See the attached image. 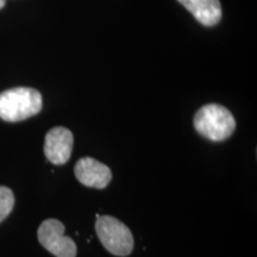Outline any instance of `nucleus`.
<instances>
[{
	"label": "nucleus",
	"instance_id": "1",
	"mask_svg": "<svg viewBox=\"0 0 257 257\" xmlns=\"http://www.w3.org/2000/svg\"><path fill=\"white\" fill-rule=\"evenodd\" d=\"M43 106L41 93L30 87H16L0 93V118L17 123L40 113Z\"/></svg>",
	"mask_w": 257,
	"mask_h": 257
},
{
	"label": "nucleus",
	"instance_id": "2",
	"mask_svg": "<svg viewBox=\"0 0 257 257\" xmlns=\"http://www.w3.org/2000/svg\"><path fill=\"white\" fill-rule=\"evenodd\" d=\"M193 121L195 130L212 142L227 140L236 128V120L232 113L218 104L202 106L195 112Z\"/></svg>",
	"mask_w": 257,
	"mask_h": 257
},
{
	"label": "nucleus",
	"instance_id": "3",
	"mask_svg": "<svg viewBox=\"0 0 257 257\" xmlns=\"http://www.w3.org/2000/svg\"><path fill=\"white\" fill-rule=\"evenodd\" d=\"M95 231L102 245L113 255L124 257L133 252V233L119 219L110 216L96 218Z\"/></svg>",
	"mask_w": 257,
	"mask_h": 257
},
{
	"label": "nucleus",
	"instance_id": "4",
	"mask_svg": "<svg viewBox=\"0 0 257 257\" xmlns=\"http://www.w3.org/2000/svg\"><path fill=\"white\" fill-rule=\"evenodd\" d=\"M64 225L57 219H47L38 229V240L44 249L56 257H75L76 244L64 236Z\"/></svg>",
	"mask_w": 257,
	"mask_h": 257
},
{
	"label": "nucleus",
	"instance_id": "5",
	"mask_svg": "<svg viewBox=\"0 0 257 257\" xmlns=\"http://www.w3.org/2000/svg\"><path fill=\"white\" fill-rule=\"evenodd\" d=\"M73 144L72 131L63 126L53 127L44 141V155L53 165H66L72 156Z\"/></svg>",
	"mask_w": 257,
	"mask_h": 257
},
{
	"label": "nucleus",
	"instance_id": "6",
	"mask_svg": "<svg viewBox=\"0 0 257 257\" xmlns=\"http://www.w3.org/2000/svg\"><path fill=\"white\" fill-rule=\"evenodd\" d=\"M76 179L83 186L102 189L112 180V172L107 166L92 157H83L76 162L74 168Z\"/></svg>",
	"mask_w": 257,
	"mask_h": 257
},
{
	"label": "nucleus",
	"instance_id": "7",
	"mask_svg": "<svg viewBox=\"0 0 257 257\" xmlns=\"http://www.w3.org/2000/svg\"><path fill=\"white\" fill-rule=\"evenodd\" d=\"M193 15L199 23L205 27H214L221 19L219 0H178Z\"/></svg>",
	"mask_w": 257,
	"mask_h": 257
},
{
	"label": "nucleus",
	"instance_id": "8",
	"mask_svg": "<svg viewBox=\"0 0 257 257\" xmlns=\"http://www.w3.org/2000/svg\"><path fill=\"white\" fill-rule=\"evenodd\" d=\"M15 206V195L12 191L4 186H0V221H3L11 213Z\"/></svg>",
	"mask_w": 257,
	"mask_h": 257
},
{
	"label": "nucleus",
	"instance_id": "9",
	"mask_svg": "<svg viewBox=\"0 0 257 257\" xmlns=\"http://www.w3.org/2000/svg\"><path fill=\"white\" fill-rule=\"evenodd\" d=\"M5 3L6 0H0V9H3L5 6Z\"/></svg>",
	"mask_w": 257,
	"mask_h": 257
}]
</instances>
